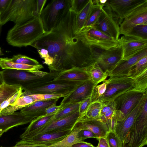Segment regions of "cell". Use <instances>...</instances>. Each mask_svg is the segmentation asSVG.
<instances>
[{"label": "cell", "mask_w": 147, "mask_h": 147, "mask_svg": "<svg viewBox=\"0 0 147 147\" xmlns=\"http://www.w3.org/2000/svg\"><path fill=\"white\" fill-rule=\"evenodd\" d=\"M93 5L92 0H89L85 7L77 15L76 21V33H78L85 26L89 16Z\"/></svg>", "instance_id": "27"}, {"label": "cell", "mask_w": 147, "mask_h": 147, "mask_svg": "<svg viewBox=\"0 0 147 147\" xmlns=\"http://www.w3.org/2000/svg\"><path fill=\"white\" fill-rule=\"evenodd\" d=\"M147 92H142L133 89L119 96L113 100L115 105V113L117 122L124 118L137 105Z\"/></svg>", "instance_id": "9"}, {"label": "cell", "mask_w": 147, "mask_h": 147, "mask_svg": "<svg viewBox=\"0 0 147 147\" xmlns=\"http://www.w3.org/2000/svg\"><path fill=\"white\" fill-rule=\"evenodd\" d=\"M77 15L69 11L55 27L31 45L48 51L53 59L48 66L50 71L60 73L74 68L86 70L94 63L92 47L84 43L81 33H76Z\"/></svg>", "instance_id": "1"}, {"label": "cell", "mask_w": 147, "mask_h": 147, "mask_svg": "<svg viewBox=\"0 0 147 147\" xmlns=\"http://www.w3.org/2000/svg\"><path fill=\"white\" fill-rule=\"evenodd\" d=\"M59 98L39 100L22 108L21 113L35 118L45 114L46 109L53 104L57 103Z\"/></svg>", "instance_id": "23"}, {"label": "cell", "mask_w": 147, "mask_h": 147, "mask_svg": "<svg viewBox=\"0 0 147 147\" xmlns=\"http://www.w3.org/2000/svg\"><path fill=\"white\" fill-rule=\"evenodd\" d=\"M56 103H54L47 108L45 111V115H49L56 113L61 109L60 105H57Z\"/></svg>", "instance_id": "49"}, {"label": "cell", "mask_w": 147, "mask_h": 147, "mask_svg": "<svg viewBox=\"0 0 147 147\" xmlns=\"http://www.w3.org/2000/svg\"><path fill=\"white\" fill-rule=\"evenodd\" d=\"M20 112L0 115V129L6 132L11 128L30 123L34 119Z\"/></svg>", "instance_id": "21"}, {"label": "cell", "mask_w": 147, "mask_h": 147, "mask_svg": "<svg viewBox=\"0 0 147 147\" xmlns=\"http://www.w3.org/2000/svg\"><path fill=\"white\" fill-rule=\"evenodd\" d=\"M82 82L64 80H53L45 85L33 88L28 92L34 94H69L78 85Z\"/></svg>", "instance_id": "14"}, {"label": "cell", "mask_w": 147, "mask_h": 147, "mask_svg": "<svg viewBox=\"0 0 147 147\" xmlns=\"http://www.w3.org/2000/svg\"><path fill=\"white\" fill-rule=\"evenodd\" d=\"M147 70V55L142 58L131 68L127 76L133 79Z\"/></svg>", "instance_id": "31"}, {"label": "cell", "mask_w": 147, "mask_h": 147, "mask_svg": "<svg viewBox=\"0 0 147 147\" xmlns=\"http://www.w3.org/2000/svg\"><path fill=\"white\" fill-rule=\"evenodd\" d=\"M56 113L41 115L34 119L20 136H25L45 126L53 120Z\"/></svg>", "instance_id": "26"}, {"label": "cell", "mask_w": 147, "mask_h": 147, "mask_svg": "<svg viewBox=\"0 0 147 147\" xmlns=\"http://www.w3.org/2000/svg\"><path fill=\"white\" fill-rule=\"evenodd\" d=\"M78 138L82 141L87 138H95L97 140L98 138L92 131L86 129H81L78 133Z\"/></svg>", "instance_id": "43"}, {"label": "cell", "mask_w": 147, "mask_h": 147, "mask_svg": "<svg viewBox=\"0 0 147 147\" xmlns=\"http://www.w3.org/2000/svg\"><path fill=\"white\" fill-rule=\"evenodd\" d=\"M72 130L47 133L33 137L22 140L34 146H49L62 140L69 134Z\"/></svg>", "instance_id": "19"}, {"label": "cell", "mask_w": 147, "mask_h": 147, "mask_svg": "<svg viewBox=\"0 0 147 147\" xmlns=\"http://www.w3.org/2000/svg\"><path fill=\"white\" fill-rule=\"evenodd\" d=\"M107 83L105 80L99 85L94 86L91 96V102L96 101L105 93L107 88Z\"/></svg>", "instance_id": "38"}, {"label": "cell", "mask_w": 147, "mask_h": 147, "mask_svg": "<svg viewBox=\"0 0 147 147\" xmlns=\"http://www.w3.org/2000/svg\"><path fill=\"white\" fill-rule=\"evenodd\" d=\"M4 132H5L3 130L0 129V137L2 135Z\"/></svg>", "instance_id": "56"}, {"label": "cell", "mask_w": 147, "mask_h": 147, "mask_svg": "<svg viewBox=\"0 0 147 147\" xmlns=\"http://www.w3.org/2000/svg\"><path fill=\"white\" fill-rule=\"evenodd\" d=\"M71 147H96L90 143L83 141L73 145Z\"/></svg>", "instance_id": "53"}, {"label": "cell", "mask_w": 147, "mask_h": 147, "mask_svg": "<svg viewBox=\"0 0 147 147\" xmlns=\"http://www.w3.org/2000/svg\"><path fill=\"white\" fill-rule=\"evenodd\" d=\"M117 121L115 114L110 119H108L106 123L107 126L109 131L115 132V129Z\"/></svg>", "instance_id": "47"}, {"label": "cell", "mask_w": 147, "mask_h": 147, "mask_svg": "<svg viewBox=\"0 0 147 147\" xmlns=\"http://www.w3.org/2000/svg\"><path fill=\"white\" fill-rule=\"evenodd\" d=\"M69 94H42L43 100H49L64 97L67 96Z\"/></svg>", "instance_id": "48"}, {"label": "cell", "mask_w": 147, "mask_h": 147, "mask_svg": "<svg viewBox=\"0 0 147 147\" xmlns=\"http://www.w3.org/2000/svg\"><path fill=\"white\" fill-rule=\"evenodd\" d=\"M3 83V80L1 76L0 71V86Z\"/></svg>", "instance_id": "54"}, {"label": "cell", "mask_w": 147, "mask_h": 147, "mask_svg": "<svg viewBox=\"0 0 147 147\" xmlns=\"http://www.w3.org/2000/svg\"><path fill=\"white\" fill-rule=\"evenodd\" d=\"M123 49L122 60H127L138 53L147 48V40L125 35L119 39Z\"/></svg>", "instance_id": "15"}, {"label": "cell", "mask_w": 147, "mask_h": 147, "mask_svg": "<svg viewBox=\"0 0 147 147\" xmlns=\"http://www.w3.org/2000/svg\"><path fill=\"white\" fill-rule=\"evenodd\" d=\"M71 0H53L44 8L40 16L45 32L51 31L66 15Z\"/></svg>", "instance_id": "6"}, {"label": "cell", "mask_w": 147, "mask_h": 147, "mask_svg": "<svg viewBox=\"0 0 147 147\" xmlns=\"http://www.w3.org/2000/svg\"><path fill=\"white\" fill-rule=\"evenodd\" d=\"M133 80L134 90L144 92H147V70Z\"/></svg>", "instance_id": "35"}, {"label": "cell", "mask_w": 147, "mask_h": 147, "mask_svg": "<svg viewBox=\"0 0 147 147\" xmlns=\"http://www.w3.org/2000/svg\"><path fill=\"white\" fill-rule=\"evenodd\" d=\"M103 11L94 26L107 35L118 41L119 26L107 2L103 7Z\"/></svg>", "instance_id": "12"}, {"label": "cell", "mask_w": 147, "mask_h": 147, "mask_svg": "<svg viewBox=\"0 0 147 147\" xmlns=\"http://www.w3.org/2000/svg\"><path fill=\"white\" fill-rule=\"evenodd\" d=\"M89 0H71L69 11L78 14L86 5Z\"/></svg>", "instance_id": "40"}, {"label": "cell", "mask_w": 147, "mask_h": 147, "mask_svg": "<svg viewBox=\"0 0 147 147\" xmlns=\"http://www.w3.org/2000/svg\"><path fill=\"white\" fill-rule=\"evenodd\" d=\"M144 98L124 118L117 122L115 127V132L122 144L125 141L141 109Z\"/></svg>", "instance_id": "20"}, {"label": "cell", "mask_w": 147, "mask_h": 147, "mask_svg": "<svg viewBox=\"0 0 147 147\" xmlns=\"http://www.w3.org/2000/svg\"><path fill=\"white\" fill-rule=\"evenodd\" d=\"M92 1L93 5L88 19L84 27L94 26L102 14L103 11V7L106 3L101 4L98 0Z\"/></svg>", "instance_id": "30"}, {"label": "cell", "mask_w": 147, "mask_h": 147, "mask_svg": "<svg viewBox=\"0 0 147 147\" xmlns=\"http://www.w3.org/2000/svg\"><path fill=\"white\" fill-rule=\"evenodd\" d=\"M101 107L102 104L99 101L91 102L81 116L91 119H100Z\"/></svg>", "instance_id": "32"}, {"label": "cell", "mask_w": 147, "mask_h": 147, "mask_svg": "<svg viewBox=\"0 0 147 147\" xmlns=\"http://www.w3.org/2000/svg\"><path fill=\"white\" fill-rule=\"evenodd\" d=\"M31 147H49L48 146L40 145V146H32Z\"/></svg>", "instance_id": "55"}, {"label": "cell", "mask_w": 147, "mask_h": 147, "mask_svg": "<svg viewBox=\"0 0 147 147\" xmlns=\"http://www.w3.org/2000/svg\"><path fill=\"white\" fill-rule=\"evenodd\" d=\"M114 108H115V105L113 101L108 103L102 105L100 117L104 115L107 113Z\"/></svg>", "instance_id": "46"}, {"label": "cell", "mask_w": 147, "mask_h": 147, "mask_svg": "<svg viewBox=\"0 0 147 147\" xmlns=\"http://www.w3.org/2000/svg\"><path fill=\"white\" fill-rule=\"evenodd\" d=\"M97 140H98V143L96 147H109L106 137H100Z\"/></svg>", "instance_id": "51"}, {"label": "cell", "mask_w": 147, "mask_h": 147, "mask_svg": "<svg viewBox=\"0 0 147 147\" xmlns=\"http://www.w3.org/2000/svg\"><path fill=\"white\" fill-rule=\"evenodd\" d=\"M86 70L90 80L96 85L106 80L108 76L107 73L104 72L96 62L89 66Z\"/></svg>", "instance_id": "28"}, {"label": "cell", "mask_w": 147, "mask_h": 147, "mask_svg": "<svg viewBox=\"0 0 147 147\" xmlns=\"http://www.w3.org/2000/svg\"><path fill=\"white\" fill-rule=\"evenodd\" d=\"M125 35L147 40V24H141L137 25Z\"/></svg>", "instance_id": "36"}, {"label": "cell", "mask_w": 147, "mask_h": 147, "mask_svg": "<svg viewBox=\"0 0 147 147\" xmlns=\"http://www.w3.org/2000/svg\"><path fill=\"white\" fill-rule=\"evenodd\" d=\"M11 0H0V15L5 10Z\"/></svg>", "instance_id": "50"}, {"label": "cell", "mask_w": 147, "mask_h": 147, "mask_svg": "<svg viewBox=\"0 0 147 147\" xmlns=\"http://www.w3.org/2000/svg\"><path fill=\"white\" fill-rule=\"evenodd\" d=\"M37 50L41 57L44 59L43 63L47 65L48 66L53 63V59L49 55L47 50L42 48Z\"/></svg>", "instance_id": "42"}, {"label": "cell", "mask_w": 147, "mask_h": 147, "mask_svg": "<svg viewBox=\"0 0 147 147\" xmlns=\"http://www.w3.org/2000/svg\"><path fill=\"white\" fill-rule=\"evenodd\" d=\"M74 129L89 130L98 138L106 137L109 131L107 124L101 119H91L81 116L74 126L73 129Z\"/></svg>", "instance_id": "18"}, {"label": "cell", "mask_w": 147, "mask_h": 147, "mask_svg": "<svg viewBox=\"0 0 147 147\" xmlns=\"http://www.w3.org/2000/svg\"><path fill=\"white\" fill-rule=\"evenodd\" d=\"M47 0H36L35 16H40Z\"/></svg>", "instance_id": "45"}, {"label": "cell", "mask_w": 147, "mask_h": 147, "mask_svg": "<svg viewBox=\"0 0 147 147\" xmlns=\"http://www.w3.org/2000/svg\"><path fill=\"white\" fill-rule=\"evenodd\" d=\"M147 24V0L142 3L124 18L120 24V34L128 33L135 26Z\"/></svg>", "instance_id": "13"}, {"label": "cell", "mask_w": 147, "mask_h": 147, "mask_svg": "<svg viewBox=\"0 0 147 147\" xmlns=\"http://www.w3.org/2000/svg\"><path fill=\"white\" fill-rule=\"evenodd\" d=\"M10 59L13 62L20 64L32 65L40 64L39 62L36 60L20 54L13 55Z\"/></svg>", "instance_id": "37"}, {"label": "cell", "mask_w": 147, "mask_h": 147, "mask_svg": "<svg viewBox=\"0 0 147 147\" xmlns=\"http://www.w3.org/2000/svg\"><path fill=\"white\" fill-rule=\"evenodd\" d=\"M3 55V53L2 52L1 48H0V56Z\"/></svg>", "instance_id": "57"}, {"label": "cell", "mask_w": 147, "mask_h": 147, "mask_svg": "<svg viewBox=\"0 0 147 147\" xmlns=\"http://www.w3.org/2000/svg\"><path fill=\"white\" fill-rule=\"evenodd\" d=\"M96 86L90 80L78 85L71 92L64 97L60 105L61 109L70 104L80 103L90 96Z\"/></svg>", "instance_id": "16"}, {"label": "cell", "mask_w": 147, "mask_h": 147, "mask_svg": "<svg viewBox=\"0 0 147 147\" xmlns=\"http://www.w3.org/2000/svg\"><path fill=\"white\" fill-rule=\"evenodd\" d=\"M21 89L17 86H11L3 82L0 86V104Z\"/></svg>", "instance_id": "33"}, {"label": "cell", "mask_w": 147, "mask_h": 147, "mask_svg": "<svg viewBox=\"0 0 147 147\" xmlns=\"http://www.w3.org/2000/svg\"><path fill=\"white\" fill-rule=\"evenodd\" d=\"M33 146H35L22 140L17 142L14 146L9 147H31Z\"/></svg>", "instance_id": "52"}, {"label": "cell", "mask_w": 147, "mask_h": 147, "mask_svg": "<svg viewBox=\"0 0 147 147\" xmlns=\"http://www.w3.org/2000/svg\"><path fill=\"white\" fill-rule=\"evenodd\" d=\"M106 137L109 147H122V143L115 132L109 131Z\"/></svg>", "instance_id": "39"}, {"label": "cell", "mask_w": 147, "mask_h": 147, "mask_svg": "<svg viewBox=\"0 0 147 147\" xmlns=\"http://www.w3.org/2000/svg\"><path fill=\"white\" fill-rule=\"evenodd\" d=\"M45 33L40 16H35L24 24L15 25L8 31L6 39L12 46L26 47L31 46Z\"/></svg>", "instance_id": "3"}, {"label": "cell", "mask_w": 147, "mask_h": 147, "mask_svg": "<svg viewBox=\"0 0 147 147\" xmlns=\"http://www.w3.org/2000/svg\"><path fill=\"white\" fill-rule=\"evenodd\" d=\"M0 67L2 69H12L29 71L40 70L43 68V66L41 64L32 65L15 63L12 61L10 58L7 57L0 58Z\"/></svg>", "instance_id": "25"}, {"label": "cell", "mask_w": 147, "mask_h": 147, "mask_svg": "<svg viewBox=\"0 0 147 147\" xmlns=\"http://www.w3.org/2000/svg\"><path fill=\"white\" fill-rule=\"evenodd\" d=\"M147 55V48L144 49L134 56L125 60H122L114 69L107 73L109 77L127 76L132 67L139 60Z\"/></svg>", "instance_id": "22"}, {"label": "cell", "mask_w": 147, "mask_h": 147, "mask_svg": "<svg viewBox=\"0 0 147 147\" xmlns=\"http://www.w3.org/2000/svg\"><path fill=\"white\" fill-rule=\"evenodd\" d=\"M79 32L82 34L84 43L90 47L108 50L116 47L119 44V40L107 35L94 26L84 27Z\"/></svg>", "instance_id": "10"}, {"label": "cell", "mask_w": 147, "mask_h": 147, "mask_svg": "<svg viewBox=\"0 0 147 147\" xmlns=\"http://www.w3.org/2000/svg\"><path fill=\"white\" fill-rule=\"evenodd\" d=\"M22 90L21 89L13 95L0 104V114L2 111L14 102L22 94Z\"/></svg>", "instance_id": "41"}, {"label": "cell", "mask_w": 147, "mask_h": 147, "mask_svg": "<svg viewBox=\"0 0 147 147\" xmlns=\"http://www.w3.org/2000/svg\"><path fill=\"white\" fill-rule=\"evenodd\" d=\"M81 130L73 129L69 134L62 140L48 146L49 147H71L76 144L82 142L83 141H82L78 136V133Z\"/></svg>", "instance_id": "29"}, {"label": "cell", "mask_w": 147, "mask_h": 147, "mask_svg": "<svg viewBox=\"0 0 147 147\" xmlns=\"http://www.w3.org/2000/svg\"><path fill=\"white\" fill-rule=\"evenodd\" d=\"M145 0H108V3L119 26L125 17Z\"/></svg>", "instance_id": "17"}, {"label": "cell", "mask_w": 147, "mask_h": 147, "mask_svg": "<svg viewBox=\"0 0 147 147\" xmlns=\"http://www.w3.org/2000/svg\"><path fill=\"white\" fill-rule=\"evenodd\" d=\"M91 96L80 103L79 112L81 115L85 113L88 107L91 102Z\"/></svg>", "instance_id": "44"}, {"label": "cell", "mask_w": 147, "mask_h": 147, "mask_svg": "<svg viewBox=\"0 0 147 147\" xmlns=\"http://www.w3.org/2000/svg\"><path fill=\"white\" fill-rule=\"evenodd\" d=\"M147 144V95L122 147H143Z\"/></svg>", "instance_id": "5"}, {"label": "cell", "mask_w": 147, "mask_h": 147, "mask_svg": "<svg viewBox=\"0 0 147 147\" xmlns=\"http://www.w3.org/2000/svg\"><path fill=\"white\" fill-rule=\"evenodd\" d=\"M81 115L78 111L63 118L53 120L43 127L20 136V138L22 139L29 138L45 133L72 130Z\"/></svg>", "instance_id": "11"}, {"label": "cell", "mask_w": 147, "mask_h": 147, "mask_svg": "<svg viewBox=\"0 0 147 147\" xmlns=\"http://www.w3.org/2000/svg\"><path fill=\"white\" fill-rule=\"evenodd\" d=\"M80 103L68 104L59 110L55 115L53 120L63 118L79 111Z\"/></svg>", "instance_id": "34"}, {"label": "cell", "mask_w": 147, "mask_h": 147, "mask_svg": "<svg viewBox=\"0 0 147 147\" xmlns=\"http://www.w3.org/2000/svg\"><path fill=\"white\" fill-rule=\"evenodd\" d=\"M36 0H11L7 8L0 15L1 26L9 21L15 25H20L29 21L35 16Z\"/></svg>", "instance_id": "4"}, {"label": "cell", "mask_w": 147, "mask_h": 147, "mask_svg": "<svg viewBox=\"0 0 147 147\" xmlns=\"http://www.w3.org/2000/svg\"><path fill=\"white\" fill-rule=\"evenodd\" d=\"M90 80L89 76L86 70L74 68L59 73L58 75L53 80L83 82Z\"/></svg>", "instance_id": "24"}, {"label": "cell", "mask_w": 147, "mask_h": 147, "mask_svg": "<svg viewBox=\"0 0 147 147\" xmlns=\"http://www.w3.org/2000/svg\"><path fill=\"white\" fill-rule=\"evenodd\" d=\"M3 82L11 86H17L24 91L42 86L52 81L58 75L57 72H47L40 70L29 71L5 69L0 71Z\"/></svg>", "instance_id": "2"}, {"label": "cell", "mask_w": 147, "mask_h": 147, "mask_svg": "<svg viewBox=\"0 0 147 147\" xmlns=\"http://www.w3.org/2000/svg\"><path fill=\"white\" fill-rule=\"evenodd\" d=\"M105 80L107 85L105 92L97 100L102 105L113 101L121 94L134 88V80L127 76L110 77Z\"/></svg>", "instance_id": "8"}, {"label": "cell", "mask_w": 147, "mask_h": 147, "mask_svg": "<svg viewBox=\"0 0 147 147\" xmlns=\"http://www.w3.org/2000/svg\"><path fill=\"white\" fill-rule=\"evenodd\" d=\"M92 54L94 62H97L104 72L108 73L122 60L123 49L119 43L108 50L92 47Z\"/></svg>", "instance_id": "7"}]
</instances>
